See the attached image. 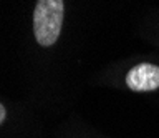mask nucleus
I'll use <instances>...</instances> for the list:
<instances>
[{
  "label": "nucleus",
  "mask_w": 159,
  "mask_h": 138,
  "mask_svg": "<svg viewBox=\"0 0 159 138\" xmlns=\"http://www.w3.org/2000/svg\"><path fill=\"white\" fill-rule=\"evenodd\" d=\"M63 0H38L33 12V33L40 45L52 47L63 25Z\"/></svg>",
  "instance_id": "f257e3e1"
},
{
  "label": "nucleus",
  "mask_w": 159,
  "mask_h": 138,
  "mask_svg": "<svg viewBox=\"0 0 159 138\" xmlns=\"http://www.w3.org/2000/svg\"><path fill=\"white\" fill-rule=\"evenodd\" d=\"M126 85L133 92H152L159 88V67L152 63H139L126 75Z\"/></svg>",
  "instance_id": "f03ea898"
},
{
  "label": "nucleus",
  "mask_w": 159,
  "mask_h": 138,
  "mask_svg": "<svg viewBox=\"0 0 159 138\" xmlns=\"http://www.w3.org/2000/svg\"><path fill=\"white\" fill-rule=\"evenodd\" d=\"M3 120H5V107L0 103V125H2Z\"/></svg>",
  "instance_id": "7ed1b4c3"
}]
</instances>
